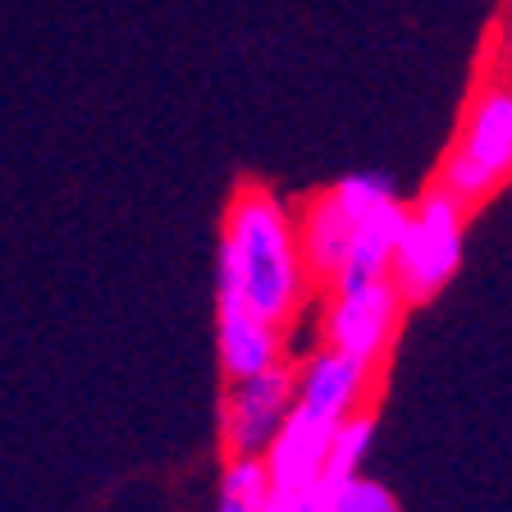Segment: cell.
Returning <instances> with one entry per match:
<instances>
[{
    "instance_id": "5",
    "label": "cell",
    "mask_w": 512,
    "mask_h": 512,
    "mask_svg": "<svg viewBox=\"0 0 512 512\" xmlns=\"http://www.w3.org/2000/svg\"><path fill=\"white\" fill-rule=\"evenodd\" d=\"M293 412V366H275L266 375L224 380L220 398V444L224 458H261L279 426Z\"/></svg>"
},
{
    "instance_id": "11",
    "label": "cell",
    "mask_w": 512,
    "mask_h": 512,
    "mask_svg": "<svg viewBox=\"0 0 512 512\" xmlns=\"http://www.w3.org/2000/svg\"><path fill=\"white\" fill-rule=\"evenodd\" d=\"M334 512H403V503H398V494L389 485H380V480H371L362 471V476H352L339 490Z\"/></svg>"
},
{
    "instance_id": "9",
    "label": "cell",
    "mask_w": 512,
    "mask_h": 512,
    "mask_svg": "<svg viewBox=\"0 0 512 512\" xmlns=\"http://www.w3.org/2000/svg\"><path fill=\"white\" fill-rule=\"evenodd\" d=\"M371 444H375V416L366 412H352L339 421L334 430V448H330V462H325V480L334 485H348L352 476H362L366 458H371Z\"/></svg>"
},
{
    "instance_id": "8",
    "label": "cell",
    "mask_w": 512,
    "mask_h": 512,
    "mask_svg": "<svg viewBox=\"0 0 512 512\" xmlns=\"http://www.w3.org/2000/svg\"><path fill=\"white\" fill-rule=\"evenodd\" d=\"M288 330L270 320L252 316L243 307H215V357H220L224 380H247V375H266L275 366H288Z\"/></svg>"
},
{
    "instance_id": "3",
    "label": "cell",
    "mask_w": 512,
    "mask_h": 512,
    "mask_svg": "<svg viewBox=\"0 0 512 512\" xmlns=\"http://www.w3.org/2000/svg\"><path fill=\"white\" fill-rule=\"evenodd\" d=\"M462 243H467V206L435 183L407 206L394 266H389L398 298L416 307V302H430L439 288L453 284L462 266Z\"/></svg>"
},
{
    "instance_id": "6",
    "label": "cell",
    "mask_w": 512,
    "mask_h": 512,
    "mask_svg": "<svg viewBox=\"0 0 512 512\" xmlns=\"http://www.w3.org/2000/svg\"><path fill=\"white\" fill-rule=\"evenodd\" d=\"M334 430H339L334 416L307 412V407L293 403L288 421L279 426V435L270 439L266 453H261L270 485H275V490H293V494L316 485V480L325 476V462H330Z\"/></svg>"
},
{
    "instance_id": "10",
    "label": "cell",
    "mask_w": 512,
    "mask_h": 512,
    "mask_svg": "<svg viewBox=\"0 0 512 512\" xmlns=\"http://www.w3.org/2000/svg\"><path fill=\"white\" fill-rule=\"evenodd\" d=\"M270 494V476L261 458H224L215 512H261Z\"/></svg>"
},
{
    "instance_id": "12",
    "label": "cell",
    "mask_w": 512,
    "mask_h": 512,
    "mask_svg": "<svg viewBox=\"0 0 512 512\" xmlns=\"http://www.w3.org/2000/svg\"><path fill=\"white\" fill-rule=\"evenodd\" d=\"M261 512H298V494H293V490H275V485H270Z\"/></svg>"
},
{
    "instance_id": "7",
    "label": "cell",
    "mask_w": 512,
    "mask_h": 512,
    "mask_svg": "<svg viewBox=\"0 0 512 512\" xmlns=\"http://www.w3.org/2000/svg\"><path fill=\"white\" fill-rule=\"evenodd\" d=\"M371 384H375V366H366V362H357V357H348V352H334L320 343L307 362L293 371V403L307 407V412L343 421V416L366 407Z\"/></svg>"
},
{
    "instance_id": "4",
    "label": "cell",
    "mask_w": 512,
    "mask_h": 512,
    "mask_svg": "<svg viewBox=\"0 0 512 512\" xmlns=\"http://www.w3.org/2000/svg\"><path fill=\"white\" fill-rule=\"evenodd\" d=\"M325 316H320V339L325 348L348 352L357 362L375 366L389 357L403 325L407 302L398 298L394 279H371V284H339L325 288Z\"/></svg>"
},
{
    "instance_id": "13",
    "label": "cell",
    "mask_w": 512,
    "mask_h": 512,
    "mask_svg": "<svg viewBox=\"0 0 512 512\" xmlns=\"http://www.w3.org/2000/svg\"><path fill=\"white\" fill-rule=\"evenodd\" d=\"M499 55L512 64V0H508V10H503V23H499Z\"/></svg>"
},
{
    "instance_id": "2",
    "label": "cell",
    "mask_w": 512,
    "mask_h": 512,
    "mask_svg": "<svg viewBox=\"0 0 512 512\" xmlns=\"http://www.w3.org/2000/svg\"><path fill=\"white\" fill-rule=\"evenodd\" d=\"M512 179V78H485L471 92L453 151L439 165V188L462 206L485 202Z\"/></svg>"
},
{
    "instance_id": "1",
    "label": "cell",
    "mask_w": 512,
    "mask_h": 512,
    "mask_svg": "<svg viewBox=\"0 0 512 512\" xmlns=\"http://www.w3.org/2000/svg\"><path fill=\"white\" fill-rule=\"evenodd\" d=\"M307 256L298 243V211L266 183H243L224 206L215 307H243L288 330L311 302Z\"/></svg>"
}]
</instances>
